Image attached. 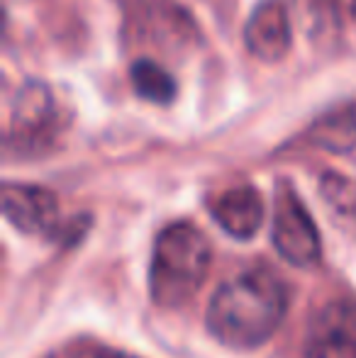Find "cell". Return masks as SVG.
I'll return each mask as SVG.
<instances>
[{
    "label": "cell",
    "mask_w": 356,
    "mask_h": 358,
    "mask_svg": "<svg viewBox=\"0 0 356 358\" xmlns=\"http://www.w3.org/2000/svg\"><path fill=\"white\" fill-rule=\"evenodd\" d=\"M288 287L269 268H247L225 280L210 297L205 322L220 344L229 349H259L288 312Z\"/></svg>",
    "instance_id": "cell-1"
},
{
    "label": "cell",
    "mask_w": 356,
    "mask_h": 358,
    "mask_svg": "<svg viewBox=\"0 0 356 358\" xmlns=\"http://www.w3.org/2000/svg\"><path fill=\"white\" fill-rule=\"evenodd\" d=\"M213 264L210 241L198 227L176 222L159 231L149 266V292L162 307H180L208 278Z\"/></svg>",
    "instance_id": "cell-2"
},
{
    "label": "cell",
    "mask_w": 356,
    "mask_h": 358,
    "mask_svg": "<svg viewBox=\"0 0 356 358\" xmlns=\"http://www.w3.org/2000/svg\"><path fill=\"white\" fill-rule=\"evenodd\" d=\"M271 241H273L276 251L298 268H310L322 256L318 227L290 185H280L278 195H276Z\"/></svg>",
    "instance_id": "cell-3"
},
{
    "label": "cell",
    "mask_w": 356,
    "mask_h": 358,
    "mask_svg": "<svg viewBox=\"0 0 356 358\" xmlns=\"http://www.w3.org/2000/svg\"><path fill=\"white\" fill-rule=\"evenodd\" d=\"M62 120L52 90L44 83H27L15 98L10 146L20 154H39L54 144Z\"/></svg>",
    "instance_id": "cell-4"
},
{
    "label": "cell",
    "mask_w": 356,
    "mask_h": 358,
    "mask_svg": "<svg viewBox=\"0 0 356 358\" xmlns=\"http://www.w3.org/2000/svg\"><path fill=\"white\" fill-rule=\"evenodd\" d=\"M303 358H356V300H329L305 331Z\"/></svg>",
    "instance_id": "cell-5"
},
{
    "label": "cell",
    "mask_w": 356,
    "mask_h": 358,
    "mask_svg": "<svg viewBox=\"0 0 356 358\" xmlns=\"http://www.w3.org/2000/svg\"><path fill=\"white\" fill-rule=\"evenodd\" d=\"M3 215L24 234H57L62 222L59 200L52 190L22 183L3 185Z\"/></svg>",
    "instance_id": "cell-6"
},
{
    "label": "cell",
    "mask_w": 356,
    "mask_h": 358,
    "mask_svg": "<svg viewBox=\"0 0 356 358\" xmlns=\"http://www.w3.org/2000/svg\"><path fill=\"white\" fill-rule=\"evenodd\" d=\"M249 54L266 64L280 62L290 49V17L283 0H262L244 27Z\"/></svg>",
    "instance_id": "cell-7"
},
{
    "label": "cell",
    "mask_w": 356,
    "mask_h": 358,
    "mask_svg": "<svg viewBox=\"0 0 356 358\" xmlns=\"http://www.w3.org/2000/svg\"><path fill=\"white\" fill-rule=\"evenodd\" d=\"M210 210H213L215 222L229 236L242 241L252 239L257 234L264 222V215H266L262 193L252 185H237V188L220 193L215 203L210 205Z\"/></svg>",
    "instance_id": "cell-8"
},
{
    "label": "cell",
    "mask_w": 356,
    "mask_h": 358,
    "mask_svg": "<svg viewBox=\"0 0 356 358\" xmlns=\"http://www.w3.org/2000/svg\"><path fill=\"white\" fill-rule=\"evenodd\" d=\"M310 142L332 154H347L356 149V108L342 105L325 113L310 127Z\"/></svg>",
    "instance_id": "cell-9"
},
{
    "label": "cell",
    "mask_w": 356,
    "mask_h": 358,
    "mask_svg": "<svg viewBox=\"0 0 356 358\" xmlns=\"http://www.w3.org/2000/svg\"><path fill=\"white\" fill-rule=\"evenodd\" d=\"M129 80H132V88L137 90L139 98L149 100V103L166 105L176 95V80L166 73V69H162L157 62H149V59H137L132 64Z\"/></svg>",
    "instance_id": "cell-10"
},
{
    "label": "cell",
    "mask_w": 356,
    "mask_h": 358,
    "mask_svg": "<svg viewBox=\"0 0 356 358\" xmlns=\"http://www.w3.org/2000/svg\"><path fill=\"white\" fill-rule=\"evenodd\" d=\"M71 358H134V356L122 354V351H115V349H103V346H95V349L78 351V354L71 356Z\"/></svg>",
    "instance_id": "cell-11"
},
{
    "label": "cell",
    "mask_w": 356,
    "mask_h": 358,
    "mask_svg": "<svg viewBox=\"0 0 356 358\" xmlns=\"http://www.w3.org/2000/svg\"><path fill=\"white\" fill-rule=\"evenodd\" d=\"M329 5H332V10L337 15L352 20L356 24V0H329Z\"/></svg>",
    "instance_id": "cell-12"
}]
</instances>
